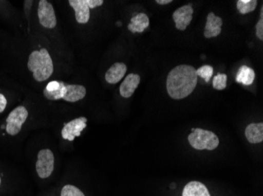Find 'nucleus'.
I'll use <instances>...</instances> for the list:
<instances>
[{
    "label": "nucleus",
    "mask_w": 263,
    "mask_h": 196,
    "mask_svg": "<svg viewBox=\"0 0 263 196\" xmlns=\"http://www.w3.org/2000/svg\"><path fill=\"white\" fill-rule=\"evenodd\" d=\"M245 136L251 144H258L263 141V123H251L245 129Z\"/></svg>",
    "instance_id": "4468645a"
},
{
    "label": "nucleus",
    "mask_w": 263,
    "mask_h": 196,
    "mask_svg": "<svg viewBox=\"0 0 263 196\" xmlns=\"http://www.w3.org/2000/svg\"><path fill=\"white\" fill-rule=\"evenodd\" d=\"M87 122V118L79 117L67 122L62 129V137L63 139L69 141H74L75 138L81 136V132L86 128Z\"/></svg>",
    "instance_id": "0eeeda50"
},
{
    "label": "nucleus",
    "mask_w": 263,
    "mask_h": 196,
    "mask_svg": "<svg viewBox=\"0 0 263 196\" xmlns=\"http://www.w3.org/2000/svg\"><path fill=\"white\" fill-rule=\"evenodd\" d=\"M196 72L193 66L181 64L170 72L167 77L166 88L173 99H183L193 92L198 82Z\"/></svg>",
    "instance_id": "f257e3e1"
},
{
    "label": "nucleus",
    "mask_w": 263,
    "mask_h": 196,
    "mask_svg": "<svg viewBox=\"0 0 263 196\" xmlns=\"http://www.w3.org/2000/svg\"><path fill=\"white\" fill-rule=\"evenodd\" d=\"M256 35L257 37L262 40L263 39V18L260 19L256 25Z\"/></svg>",
    "instance_id": "5701e85b"
},
{
    "label": "nucleus",
    "mask_w": 263,
    "mask_h": 196,
    "mask_svg": "<svg viewBox=\"0 0 263 196\" xmlns=\"http://www.w3.org/2000/svg\"><path fill=\"white\" fill-rule=\"evenodd\" d=\"M7 104V101L6 97L3 94H0V113H2L5 110Z\"/></svg>",
    "instance_id": "a878e982"
},
{
    "label": "nucleus",
    "mask_w": 263,
    "mask_h": 196,
    "mask_svg": "<svg viewBox=\"0 0 263 196\" xmlns=\"http://www.w3.org/2000/svg\"><path fill=\"white\" fill-rule=\"evenodd\" d=\"M69 4L74 10L77 21L79 24L88 23L90 19V8L87 0H69Z\"/></svg>",
    "instance_id": "1a4fd4ad"
},
{
    "label": "nucleus",
    "mask_w": 263,
    "mask_h": 196,
    "mask_svg": "<svg viewBox=\"0 0 263 196\" xmlns=\"http://www.w3.org/2000/svg\"><path fill=\"white\" fill-rule=\"evenodd\" d=\"M196 72L197 76H200L205 82H209L214 74V68L211 66H203L197 69Z\"/></svg>",
    "instance_id": "aec40b11"
},
{
    "label": "nucleus",
    "mask_w": 263,
    "mask_h": 196,
    "mask_svg": "<svg viewBox=\"0 0 263 196\" xmlns=\"http://www.w3.org/2000/svg\"><path fill=\"white\" fill-rule=\"evenodd\" d=\"M66 85L63 82H60V88L57 91H53V92H48L44 90V95L47 99L50 101H57L59 99H63V97L66 95Z\"/></svg>",
    "instance_id": "6ab92c4d"
},
{
    "label": "nucleus",
    "mask_w": 263,
    "mask_h": 196,
    "mask_svg": "<svg viewBox=\"0 0 263 196\" xmlns=\"http://www.w3.org/2000/svg\"><path fill=\"white\" fill-rule=\"evenodd\" d=\"M54 157L52 151L50 149H42L37 155V161L35 169L38 176L44 179L49 178L54 170Z\"/></svg>",
    "instance_id": "39448f33"
},
{
    "label": "nucleus",
    "mask_w": 263,
    "mask_h": 196,
    "mask_svg": "<svg viewBox=\"0 0 263 196\" xmlns=\"http://www.w3.org/2000/svg\"><path fill=\"white\" fill-rule=\"evenodd\" d=\"M140 82V77L139 75L133 74V73L128 74L126 78H125L119 88L121 96L125 98L132 97L138 88Z\"/></svg>",
    "instance_id": "9d476101"
},
{
    "label": "nucleus",
    "mask_w": 263,
    "mask_h": 196,
    "mask_svg": "<svg viewBox=\"0 0 263 196\" xmlns=\"http://www.w3.org/2000/svg\"><path fill=\"white\" fill-rule=\"evenodd\" d=\"M87 3H88L90 9H94L103 5L104 2H103V0H87Z\"/></svg>",
    "instance_id": "393cba45"
},
{
    "label": "nucleus",
    "mask_w": 263,
    "mask_h": 196,
    "mask_svg": "<svg viewBox=\"0 0 263 196\" xmlns=\"http://www.w3.org/2000/svg\"><path fill=\"white\" fill-rule=\"evenodd\" d=\"M156 3L159 5H165L172 3V0H156Z\"/></svg>",
    "instance_id": "bb28decb"
},
{
    "label": "nucleus",
    "mask_w": 263,
    "mask_h": 196,
    "mask_svg": "<svg viewBox=\"0 0 263 196\" xmlns=\"http://www.w3.org/2000/svg\"><path fill=\"white\" fill-rule=\"evenodd\" d=\"M182 196H211V194L202 183L191 181L184 187Z\"/></svg>",
    "instance_id": "2eb2a0df"
},
{
    "label": "nucleus",
    "mask_w": 263,
    "mask_h": 196,
    "mask_svg": "<svg viewBox=\"0 0 263 196\" xmlns=\"http://www.w3.org/2000/svg\"><path fill=\"white\" fill-rule=\"evenodd\" d=\"M66 95L63 97V100L68 102H77L86 95V89L84 85L68 84L66 85Z\"/></svg>",
    "instance_id": "ddd939ff"
},
{
    "label": "nucleus",
    "mask_w": 263,
    "mask_h": 196,
    "mask_svg": "<svg viewBox=\"0 0 263 196\" xmlns=\"http://www.w3.org/2000/svg\"><path fill=\"white\" fill-rule=\"evenodd\" d=\"M61 196H85L84 193L74 185H67L63 187Z\"/></svg>",
    "instance_id": "4be33fe9"
},
{
    "label": "nucleus",
    "mask_w": 263,
    "mask_h": 196,
    "mask_svg": "<svg viewBox=\"0 0 263 196\" xmlns=\"http://www.w3.org/2000/svg\"><path fill=\"white\" fill-rule=\"evenodd\" d=\"M0 185H1V178H0Z\"/></svg>",
    "instance_id": "cd10ccee"
},
{
    "label": "nucleus",
    "mask_w": 263,
    "mask_h": 196,
    "mask_svg": "<svg viewBox=\"0 0 263 196\" xmlns=\"http://www.w3.org/2000/svg\"><path fill=\"white\" fill-rule=\"evenodd\" d=\"M256 0H239L236 4L238 10L241 14H246L254 11L256 8Z\"/></svg>",
    "instance_id": "a211bd4d"
},
{
    "label": "nucleus",
    "mask_w": 263,
    "mask_h": 196,
    "mask_svg": "<svg viewBox=\"0 0 263 196\" xmlns=\"http://www.w3.org/2000/svg\"><path fill=\"white\" fill-rule=\"evenodd\" d=\"M255 78V73L253 69L248 66H243L238 71L236 76V81L238 83L250 85L253 83Z\"/></svg>",
    "instance_id": "f3484780"
},
{
    "label": "nucleus",
    "mask_w": 263,
    "mask_h": 196,
    "mask_svg": "<svg viewBox=\"0 0 263 196\" xmlns=\"http://www.w3.org/2000/svg\"><path fill=\"white\" fill-rule=\"evenodd\" d=\"M193 8L192 5L183 6L177 9L173 14V18L178 30L184 31L193 20Z\"/></svg>",
    "instance_id": "6e6552de"
},
{
    "label": "nucleus",
    "mask_w": 263,
    "mask_h": 196,
    "mask_svg": "<svg viewBox=\"0 0 263 196\" xmlns=\"http://www.w3.org/2000/svg\"><path fill=\"white\" fill-rule=\"evenodd\" d=\"M40 24L46 29H52L57 26V19L54 7L47 0H41L38 6Z\"/></svg>",
    "instance_id": "423d86ee"
},
{
    "label": "nucleus",
    "mask_w": 263,
    "mask_h": 196,
    "mask_svg": "<svg viewBox=\"0 0 263 196\" xmlns=\"http://www.w3.org/2000/svg\"><path fill=\"white\" fill-rule=\"evenodd\" d=\"M29 113L24 106H18L9 114L7 119L6 130L11 136H15L22 129V125L26 122Z\"/></svg>",
    "instance_id": "20e7f679"
},
{
    "label": "nucleus",
    "mask_w": 263,
    "mask_h": 196,
    "mask_svg": "<svg viewBox=\"0 0 263 196\" xmlns=\"http://www.w3.org/2000/svg\"><path fill=\"white\" fill-rule=\"evenodd\" d=\"M222 24V19L221 17H217L214 13H210L208 16V21L205 27V37L208 39L217 37L221 34Z\"/></svg>",
    "instance_id": "9b49d317"
},
{
    "label": "nucleus",
    "mask_w": 263,
    "mask_h": 196,
    "mask_svg": "<svg viewBox=\"0 0 263 196\" xmlns=\"http://www.w3.org/2000/svg\"><path fill=\"white\" fill-rule=\"evenodd\" d=\"M150 20L145 14H138L131 19L128 29L133 33H141L149 26Z\"/></svg>",
    "instance_id": "dca6fc26"
},
{
    "label": "nucleus",
    "mask_w": 263,
    "mask_h": 196,
    "mask_svg": "<svg viewBox=\"0 0 263 196\" xmlns=\"http://www.w3.org/2000/svg\"><path fill=\"white\" fill-rule=\"evenodd\" d=\"M189 144L196 150H212L218 148L219 139L214 133L196 128L189 136Z\"/></svg>",
    "instance_id": "7ed1b4c3"
},
{
    "label": "nucleus",
    "mask_w": 263,
    "mask_h": 196,
    "mask_svg": "<svg viewBox=\"0 0 263 196\" xmlns=\"http://www.w3.org/2000/svg\"><path fill=\"white\" fill-rule=\"evenodd\" d=\"M227 84V76L223 73H218L213 79V88L218 91L226 89Z\"/></svg>",
    "instance_id": "412c9836"
},
{
    "label": "nucleus",
    "mask_w": 263,
    "mask_h": 196,
    "mask_svg": "<svg viewBox=\"0 0 263 196\" xmlns=\"http://www.w3.org/2000/svg\"><path fill=\"white\" fill-rule=\"evenodd\" d=\"M126 72L127 67L124 63H115L106 72L105 79L108 83L116 84L123 79Z\"/></svg>",
    "instance_id": "f8f14e48"
},
{
    "label": "nucleus",
    "mask_w": 263,
    "mask_h": 196,
    "mask_svg": "<svg viewBox=\"0 0 263 196\" xmlns=\"http://www.w3.org/2000/svg\"><path fill=\"white\" fill-rule=\"evenodd\" d=\"M28 69L32 72L34 79L37 82H44L49 79L54 72V66L48 51L42 48L41 51L31 53Z\"/></svg>",
    "instance_id": "f03ea898"
},
{
    "label": "nucleus",
    "mask_w": 263,
    "mask_h": 196,
    "mask_svg": "<svg viewBox=\"0 0 263 196\" xmlns=\"http://www.w3.org/2000/svg\"><path fill=\"white\" fill-rule=\"evenodd\" d=\"M59 88H60V82H58V81H51V82L47 84L45 89L46 91H48V92H53V91H57Z\"/></svg>",
    "instance_id": "b1692460"
}]
</instances>
